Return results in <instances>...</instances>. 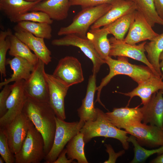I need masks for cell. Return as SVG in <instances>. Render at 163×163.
<instances>
[{"label":"cell","mask_w":163,"mask_h":163,"mask_svg":"<svg viewBox=\"0 0 163 163\" xmlns=\"http://www.w3.org/2000/svg\"><path fill=\"white\" fill-rule=\"evenodd\" d=\"M96 74L94 73L89 76L85 96L82 100V104L77 109L79 121L85 123L89 121H94L97 117V108L94 107V99L97 91Z\"/></svg>","instance_id":"obj_19"},{"label":"cell","mask_w":163,"mask_h":163,"mask_svg":"<svg viewBox=\"0 0 163 163\" xmlns=\"http://www.w3.org/2000/svg\"><path fill=\"white\" fill-rule=\"evenodd\" d=\"M0 154L6 163H15V155L10 150L5 133L0 128Z\"/></svg>","instance_id":"obj_35"},{"label":"cell","mask_w":163,"mask_h":163,"mask_svg":"<svg viewBox=\"0 0 163 163\" xmlns=\"http://www.w3.org/2000/svg\"><path fill=\"white\" fill-rule=\"evenodd\" d=\"M62 38L53 40L52 45L55 46H73L79 48L92 61L93 73L97 74L105 62L99 56L92 43L87 37H83L74 34H68Z\"/></svg>","instance_id":"obj_7"},{"label":"cell","mask_w":163,"mask_h":163,"mask_svg":"<svg viewBox=\"0 0 163 163\" xmlns=\"http://www.w3.org/2000/svg\"><path fill=\"white\" fill-rule=\"evenodd\" d=\"M85 144L83 135L79 132L66 144V148L68 158L76 160L78 163H88L85 153Z\"/></svg>","instance_id":"obj_27"},{"label":"cell","mask_w":163,"mask_h":163,"mask_svg":"<svg viewBox=\"0 0 163 163\" xmlns=\"http://www.w3.org/2000/svg\"><path fill=\"white\" fill-rule=\"evenodd\" d=\"M159 60L161 61V62H159V66L161 69V70L162 78L163 80V52H162L160 55Z\"/></svg>","instance_id":"obj_43"},{"label":"cell","mask_w":163,"mask_h":163,"mask_svg":"<svg viewBox=\"0 0 163 163\" xmlns=\"http://www.w3.org/2000/svg\"><path fill=\"white\" fill-rule=\"evenodd\" d=\"M56 129L53 142L45 156L44 163H53L69 141L79 132L85 123L79 121L68 122L55 117Z\"/></svg>","instance_id":"obj_5"},{"label":"cell","mask_w":163,"mask_h":163,"mask_svg":"<svg viewBox=\"0 0 163 163\" xmlns=\"http://www.w3.org/2000/svg\"><path fill=\"white\" fill-rule=\"evenodd\" d=\"M105 146L106 148V151L109 155V158L107 160L104 162V163H116L117 158L125 153V150H121L117 152H115L112 146L109 144H105Z\"/></svg>","instance_id":"obj_39"},{"label":"cell","mask_w":163,"mask_h":163,"mask_svg":"<svg viewBox=\"0 0 163 163\" xmlns=\"http://www.w3.org/2000/svg\"><path fill=\"white\" fill-rule=\"evenodd\" d=\"M124 129L135 136L142 146L151 148L163 145V130L157 126L141 122Z\"/></svg>","instance_id":"obj_11"},{"label":"cell","mask_w":163,"mask_h":163,"mask_svg":"<svg viewBox=\"0 0 163 163\" xmlns=\"http://www.w3.org/2000/svg\"><path fill=\"white\" fill-rule=\"evenodd\" d=\"M14 35L33 51L39 59L46 65L51 61V53L46 46L44 39L36 37L17 25L14 27Z\"/></svg>","instance_id":"obj_17"},{"label":"cell","mask_w":163,"mask_h":163,"mask_svg":"<svg viewBox=\"0 0 163 163\" xmlns=\"http://www.w3.org/2000/svg\"><path fill=\"white\" fill-rule=\"evenodd\" d=\"M70 6L69 0H45L37 3L31 11H41L52 20L60 21L67 18Z\"/></svg>","instance_id":"obj_22"},{"label":"cell","mask_w":163,"mask_h":163,"mask_svg":"<svg viewBox=\"0 0 163 163\" xmlns=\"http://www.w3.org/2000/svg\"><path fill=\"white\" fill-rule=\"evenodd\" d=\"M109 34L107 28L104 26L102 28L90 29L86 35L87 38L91 41L97 53L103 60L109 56L110 44L107 37Z\"/></svg>","instance_id":"obj_24"},{"label":"cell","mask_w":163,"mask_h":163,"mask_svg":"<svg viewBox=\"0 0 163 163\" xmlns=\"http://www.w3.org/2000/svg\"><path fill=\"white\" fill-rule=\"evenodd\" d=\"M14 155L15 163H40L44 159L43 137L31 122L20 150Z\"/></svg>","instance_id":"obj_4"},{"label":"cell","mask_w":163,"mask_h":163,"mask_svg":"<svg viewBox=\"0 0 163 163\" xmlns=\"http://www.w3.org/2000/svg\"><path fill=\"white\" fill-rule=\"evenodd\" d=\"M13 22L18 23L23 21L46 23L51 24L53 21L45 13L41 11H32L19 15L10 20Z\"/></svg>","instance_id":"obj_34"},{"label":"cell","mask_w":163,"mask_h":163,"mask_svg":"<svg viewBox=\"0 0 163 163\" xmlns=\"http://www.w3.org/2000/svg\"><path fill=\"white\" fill-rule=\"evenodd\" d=\"M157 12L163 20V0H153Z\"/></svg>","instance_id":"obj_41"},{"label":"cell","mask_w":163,"mask_h":163,"mask_svg":"<svg viewBox=\"0 0 163 163\" xmlns=\"http://www.w3.org/2000/svg\"><path fill=\"white\" fill-rule=\"evenodd\" d=\"M114 108L111 112L105 114L110 123L119 129H125L135 124L141 122L142 114L141 107Z\"/></svg>","instance_id":"obj_15"},{"label":"cell","mask_w":163,"mask_h":163,"mask_svg":"<svg viewBox=\"0 0 163 163\" xmlns=\"http://www.w3.org/2000/svg\"><path fill=\"white\" fill-rule=\"evenodd\" d=\"M136 11L124 15L104 26L107 28L109 34H112L116 39L123 40L134 19Z\"/></svg>","instance_id":"obj_28"},{"label":"cell","mask_w":163,"mask_h":163,"mask_svg":"<svg viewBox=\"0 0 163 163\" xmlns=\"http://www.w3.org/2000/svg\"><path fill=\"white\" fill-rule=\"evenodd\" d=\"M127 132L112 125L111 123L105 138H110L119 140L121 143L124 150H127L129 148V138L127 135Z\"/></svg>","instance_id":"obj_36"},{"label":"cell","mask_w":163,"mask_h":163,"mask_svg":"<svg viewBox=\"0 0 163 163\" xmlns=\"http://www.w3.org/2000/svg\"><path fill=\"white\" fill-rule=\"evenodd\" d=\"M10 38L11 44L8 53L10 56L24 58L34 65L37 63L39 58L26 44L12 33Z\"/></svg>","instance_id":"obj_29"},{"label":"cell","mask_w":163,"mask_h":163,"mask_svg":"<svg viewBox=\"0 0 163 163\" xmlns=\"http://www.w3.org/2000/svg\"><path fill=\"white\" fill-rule=\"evenodd\" d=\"M28 2H34L36 1H42L43 0H26Z\"/></svg>","instance_id":"obj_45"},{"label":"cell","mask_w":163,"mask_h":163,"mask_svg":"<svg viewBox=\"0 0 163 163\" xmlns=\"http://www.w3.org/2000/svg\"><path fill=\"white\" fill-rule=\"evenodd\" d=\"M158 35L153 30L143 15L136 10L134 19L123 40L128 43L135 44L141 41L150 40Z\"/></svg>","instance_id":"obj_14"},{"label":"cell","mask_w":163,"mask_h":163,"mask_svg":"<svg viewBox=\"0 0 163 163\" xmlns=\"http://www.w3.org/2000/svg\"><path fill=\"white\" fill-rule=\"evenodd\" d=\"M109 10L90 27L93 29L101 28L113 22L119 18L136 10L135 2L131 0H114Z\"/></svg>","instance_id":"obj_18"},{"label":"cell","mask_w":163,"mask_h":163,"mask_svg":"<svg viewBox=\"0 0 163 163\" xmlns=\"http://www.w3.org/2000/svg\"><path fill=\"white\" fill-rule=\"evenodd\" d=\"M25 80H21L11 85V91L6 102L7 112L0 118V128L11 123L23 112L28 97L24 88Z\"/></svg>","instance_id":"obj_8"},{"label":"cell","mask_w":163,"mask_h":163,"mask_svg":"<svg viewBox=\"0 0 163 163\" xmlns=\"http://www.w3.org/2000/svg\"><path fill=\"white\" fill-rule=\"evenodd\" d=\"M22 112L42 135L46 156L52 146L56 131V115L53 109L48 102L28 97Z\"/></svg>","instance_id":"obj_1"},{"label":"cell","mask_w":163,"mask_h":163,"mask_svg":"<svg viewBox=\"0 0 163 163\" xmlns=\"http://www.w3.org/2000/svg\"><path fill=\"white\" fill-rule=\"evenodd\" d=\"M12 34L9 28L0 32V73L2 80V77L6 76V55L10 46V35Z\"/></svg>","instance_id":"obj_33"},{"label":"cell","mask_w":163,"mask_h":163,"mask_svg":"<svg viewBox=\"0 0 163 163\" xmlns=\"http://www.w3.org/2000/svg\"><path fill=\"white\" fill-rule=\"evenodd\" d=\"M163 90L154 93L141 107L143 123L157 126L163 130Z\"/></svg>","instance_id":"obj_16"},{"label":"cell","mask_w":163,"mask_h":163,"mask_svg":"<svg viewBox=\"0 0 163 163\" xmlns=\"http://www.w3.org/2000/svg\"><path fill=\"white\" fill-rule=\"evenodd\" d=\"M160 90H163V80L162 77L154 76L138 84V86L130 92L119 93L130 97L127 106L135 96L141 99V104L144 105L149 101L152 95Z\"/></svg>","instance_id":"obj_21"},{"label":"cell","mask_w":163,"mask_h":163,"mask_svg":"<svg viewBox=\"0 0 163 163\" xmlns=\"http://www.w3.org/2000/svg\"><path fill=\"white\" fill-rule=\"evenodd\" d=\"M11 91V85L7 84L4 86L0 93V118L7 112L6 102Z\"/></svg>","instance_id":"obj_38"},{"label":"cell","mask_w":163,"mask_h":163,"mask_svg":"<svg viewBox=\"0 0 163 163\" xmlns=\"http://www.w3.org/2000/svg\"><path fill=\"white\" fill-rule=\"evenodd\" d=\"M104 60L105 63L109 67L110 71L108 74L102 79L99 85L97 87V92L95 101V102H98L102 106L104 105L100 99L101 90L114 76L119 75H126L138 84L151 77H158L147 66L137 65L129 63L126 57L119 56L117 59H115L109 56Z\"/></svg>","instance_id":"obj_2"},{"label":"cell","mask_w":163,"mask_h":163,"mask_svg":"<svg viewBox=\"0 0 163 163\" xmlns=\"http://www.w3.org/2000/svg\"><path fill=\"white\" fill-rule=\"evenodd\" d=\"M45 65L39 59L29 78L25 81L24 88L28 97L38 101L49 102V89L45 77Z\"/></svg>","instance_id":"obj_6"},{"label":"cell","mask_w":163,"mask_h":163,"mask_svg":"<svg viewBox=\"0 0 163 163\" xmlns=\"http://www.w3.org/2000/svg\"><path fill=\"white\" fill-rule=\"evenodd\" d=\"M136 4V10L140 12L152 27L155 24L163 26V20L158 14L153 0H132Z\"/></svg>","instance_id":"obj_30"},{"label":"cell","mask_w":163,"mask_h":163,"mask_svg":"<svg viewBox=\"0 0 163 163\" xmlns=\"http://www.w3.org/2000/svg\"><path fill=\"white\" fill-rule=\"evenodd\" d=\"M128 141L131 142L134 146V156L131 163H142L151 156L157 154L158 155L163 154V145L157 149L148 150L142 147L139 144L135 136L131 135L129 137Z\"/></svg>","instance_id":"obj_32"},{"label":"cell","mask_w":163,"mask_h":163,"mask_svg":"<svg viewBox=\"0 0 163 163\" xmlns=\"http://www.w3.org/2000/svg\"><path fill=\"white\" fill-rule=\"evenodd\" d=\"M40 1L0 0V9L10 20L19 15L31 11L34 5Z\"/></svg>","instance_id":"obj_25"},{"label":"cell","mask_w":163,"mask_h":163,"mask_svg":"<svg viewBox=\"0 0 163 163\" xmlns=\"http://www.w3.org/2000/svg\"><path fill=\"white\" fill-rule=\"evenodd\" d=\"M111 6V4H105L83 8L74 17L70 24L59 29L58 35L61 36L74 34L86 37L89 28L109 10Z\"/></svg>","instance_id":"obj_3"},{"label":"cell","mask_w":163,"mask_h":163,"mask_svg":"<svg viewBox=\"0 0 163 163\" xmlns=\"http://www.w3.org/2000/svg\"><path fill=\"white\" fill-rule=\"evenodd\" d=\"M97 110L96 120L86 122L80 130V132L83 135L85 144L95 137L105 138L108 133L110 123L105 113L99 108H97Z\"/></svg>","instance_id":"obj_20"},{"label":"cell","mask_w":163,"mask_h":163,"mask_svg":"<svg viewBox=\"0 0 163 163\" xmlns=\"http://www.w3.org/2000/svg\"><path fill=\"white\" fill-rule=\"evenodd\" d=\"M147 59L157 73L162 77L159 66V57L163 52V32L146 43L145 45Z\"/></svg>","instance_id":"obj_26"},{"label":"cell","mask_w":163,"mask_h":163,"mask_svg":"<svg viewBox=\"0 0 163 163\" xmlns=\"http://www.w3.org/2000/svg\"><path fill=\"white\" fill-rule=\"evenodd\" d=\"M6 64L9 65L13 73L10 78L0 82V88L11 82L21 80H27L33 71L35 66L27 59L19 56H15L12 59H7Z\"/></svg>","instance_id":"obj_23"},{"label":"cell","mask_w":163,"mask_h":163,"mask_svg":"<svg viewBox=\"0 0 163 163\" xmlns=\"http://www.w3.org/2000/svg\"><path fill=\"white\" fill-rule=\"evenodd\" d=\"M49 92V103L56 116L65 120L66 119L64 100L69 87L53 74L45 73Z\"/></svg>","instance_id":"obj_13"},{"label":"cell","mask_w":163,"mask_h":163,"mask_svg":"<svg viewBox=\"0 0 163 163\" xmlns=\"http://www.w3.org/2000/svg\"><path fill=\"white\" fill-rule=\"evenodd\" d=\"M50 25L46 23L23 21L18 22L17 25L36 37L50 40L52 37Z\"/></svg>","instance_id":"obj_31"},{"label":"cell","mask_w":163,"mask_h":163,"mask_svg":"<svg viewBox=\"0 0 163 163\" xmlns=\"http://www.w3.org/2000/svg\"><path fill=\"white\" fill-rule=\"evenodd\" d=\"M5 162L4 159L1 157H0V163H3Z\"/></svg>","instance_id":"obj_44"},{"label":"cell","mask_w":163,"mask_h":163,"mask_svg":"<svg viewBox=\"0 0 163 163\" xmlns=\"http://www.w3.org/2000/svg\"><path fill=\"white\" fill-rule=\"evenodd\" d=\"M31 123V121L22 112L9 124L0 128L5 133L10 150L14 154L20 150Z\"/></svg>","instance_id":"obj_9"},{"label":"cell","mask_w":163,"mask_h":163,"mask_svg":"<svg viewBox=\"0 0 163 163\" xmlns=\"http://www.w3.org/2000/svg\"><path fill=\"white\" fill-rule=\"evenodd\" d=\"M151 163H163V154L159 155L150 161Z\"/></svg>","instance_id":"obj_42"},{"label":"cell","mask_w":163,"mask_h":163,"mask_svg":"<svg viewBox=\"0 0 163 163\" xmlns=\"http://www.w3.org/2000/svg\"><path fill=\"white\" fill-rule=\"evenodd\" d=\"M114 0H69V5L70 6L79 5L84 8L105 4H110Z\"/></svg>","instance_id":"obj_37"},{"label":"cell","mask_w":163,"mask_h":163,"mask_svg":"<svg viewBox=\"0 0 163 163\" xmlns=\"http://www.w3.org/2000/svg\"><path fill=\"white\" fill-rule=\"evenodd\" d=\"M53 74L69 87L84 79L80 62L72 56H66L60 59Z\"/></svg>","instance_id":"obj_12"},{"label":"cell","mask_w":163,"mask_h":163,"mask_svg":"<svg viewBox=\"0 0 163 163\" xmlns=\"http://www.w3.org/2000/svg\"><path fill=\"white\" fill-rule=\"evenodd\" d=\"M109 40L110 44L109 56L129 57L140 61L146 65L156 75L161 77L155 71L145 55V45L146 41L136 45L128 43L114 37H111Z\"/></svg>","instance_id":"obj_10"},{"label":"cell","mask_w":163,"mask_h":163,"mask_svg":"<svg viewBox=\"0 0 163 163\" xmlns=\"http://www.w3.org/2000/svg\"><path fill=\"white\" fill-rule=\"evenodd\" d=\"M66 150L64 149L60 153L57 158L53 163H73L74 160L68 158L66 157Z\"/></svg>","instance_id":"obj_40"}]
</instances>
